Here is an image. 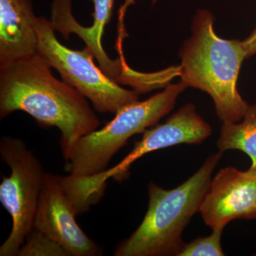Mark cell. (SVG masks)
Returning <instances> with one entry per match:
<instances>
[{"label": "cell", "mask_w": 256, "mask_h": 256, "mask_svg": "<svg viewBox=\"0 0 256 256\" xmlns=\"http://www.w3.org/2000/svg\"><path fill=\"white\" fill-rule=\"evenodd\" d=\"M40 54L0 65V118L28 112L44 127L60 131L62 152L100 126L85 97L52 73Z\"/></svg>", "instance_id": "cell-1"}, {"label": "cell", "mask_w": 256, "mask_h": 256, "mask_svg": "<svg viewBox=\"0 0 256 256\" xmlns=\"http://www.w3.org/2000/svg\"><path fill=\"white\" fill-rule=\"evenodd\" d=\"M214 22V16L208 10L197 11L192 23V36L180 50V76L186 86L210 96L222 122H237L244 118L250 106L237 88L246 53L242 42L216 35Z\"/></svg>", "instance_id": "cell-2"}, {"label": "cell", "mask_w": 256, "mask_h": 256, "mask_svg": "<svg viewBox=\"0 0 256 256\" xmlns=\"http://www.w3.org/2000/svg\"><path fill=\"white\" fill-rule=\"evenodd\" d=\"M222 154L218 151L208 156L196 173L173 190H164L151 182L149 204L142 223L118 246L114 256H178L184 244L183 232L200 212Z\"/></svg>", "instance_id": "cell-3"}, {"label": "cell", "mask_w": 256, "mask_h": 256, "mask_svg": "<svg viewBox=\"0 0 256 256\" xmlns=\"http://www.w3.org/2000/svg\"><path fill=\"white\" fill-rule=\"evenodd\" d=\"M184 82L169 84L148 100L122 108L104 128L82 136L62 152L65 170L74 178H88L108 170L110 160L132 136L143 133L172 110Z\"/></svg>", "instance_id": "cell-4"}, {"label": "cell", "mask_w": 256, "mask_h": 256, "mask_svg": "<svg viewBox=\"0 0 256 256\" xmlns=\"http://www.w3.org/2000/svg\"><path fill=\"white\" fill-rule=\"evenodd\" d=\"M34 28L37 37V53L55 68L62 80L90 100L98 112H112L139 101L136 90H129L109 78L94 62L87 48L73 50L57 40L50 20L35 16Z\"/></svg>", "instance_id": "cell-5"}, {"label": "cell", "mask_w": 256, "mask_h": 256, "mask_svg": "<svg viewBox=\"0 0 256 256\" xmlns=\"http://www.w3.org/2000/svg\"><path fill=\"white\" fill-rule=\"evenodd\" d=\"M0 156L11 174L2 176L0 202L11 216L12 228L0 247V256H18L33 228L45 172L38 158L22 140L2 137Z\"/></svg>", "instance_id": "cell-6"}, {"label": "cell", "mask_w": 256, "mask_h": 256, "mask_svg": "<svg viewBox=\"0 0 256 256\" xmlns=\"http://www.w3.org/2000/svg\"><path fill=\"white\" fill-rule=\"evenodd\" d=\"M212 134V128L197 114L195 106L188 104L178 109L163 124H156L143 132L140 141L117 165L88 178H76V192L84 201L100 200L110 178H122L133 162L152 152L180 144H200Z\"/></svg>", "instance_id": "cell-7"}, {"label": "cell", "mask_w": 256, "mask_h": 256, "mask_svg": "<svg viewBox=\"0 0 256 256\" xmlns=\"http://www.w3.org/2000/svg\"><path fill=\"white\" fill-rule=\"evenodd\" d=\"M76 216L62 176L45 172L33 228L60 244L70 256L102 255V248L84 233Z\"/></svg>", "instance_id": "cell-8"}, {"label": "cell", "mask_w": 256, "mask_h": 256, "mask_svg": "<svg viewBox=\"0 0 256 256\" xmlns=\"http://www.w3.org/2000/svg\"><path fill=\"white\" fill-rule=\"evenodd\" d=\"M200 213L212 230L235 220H256V170H220L210 181Z\"/></svg>", "instance_id": "cell-9"}, {"label": "cell", "mask_w": 256, "mask_h": 256, "mask_svg": "<svg viewBox=\"0 0 256 256\" xmlns=\"http://www.w3.org/2000/svg\"><path fill=\"white\" fill-rule=\"evenodd\" d=\"M92 1L94 4V23L92 26L86 28L74 18L70 0H53L50 20L52 26L66 40L70 34L78 35L85 42L86 48L98 62L101 70L106 76L117 84L129 85L136 72L130 68L124 60H110L101 44L102 32L112 18L114 0Z\"/></svg>", "instance_id": "cell-10"}, {"label": "cell", "mask_w": 256, "mask_h": 256, "mask_svg": "<svg viewBox=\"0 0 256 256\" xmlns=\"http://www.w3.org/2000/svg\"><path fill=\"white\" fill-rule=\"evenodd\" d=\"M35 16L31 0H0V65L36 53Z\"/></svg>", "instance_id": "cell-11"}, {"label": "cell", "mask_w": 256, "mask_h": 256, "mask_svg": "<svg viewBox=\"0 0 256 256\" xmlns=\"http://www.w3.org/2000/svg\"><path fill=\"white\" fill-rule=\"evenodd\" d=\"M242 122H223L217 148L220 152L236 150L252 160L250 168L256 170V104L249 106Z\"/></svg>", "instance_id": "cell-12"}, {"label": "cell", "mask_w": 256, "mask_h": 256, "mask_svg": "<svg viewBox=\"0 0 256 256\" xmlns=\"http://www.w3.org/2000/svg\"><path fill=\"white\" fill-rule=\"evenodd\" d=\"M18 256H70L62 245L43 232L33 228L28 233Z\"/></svg>", "instance_id": "cell-13"}, {"label": "cell", "mask_w": 256, "mask_h": 256, "mask_svg": "<svg viewBox=\"0 0 256 256\" xmlns=\"http://www.w3.org/2000/svg\"><path fill=\"white\" fill-rule=\"evenodd\" d=\"M224 229H213L210 235L184 244L178 256H224L220 239Z\"/></svg>", "instance_id": "cell-14"}, {"label": "cell", "mask_w": 256, "mask_h": 256, "mask_svg": "<svg viewBox=\"0 0 256 256\" xmlns=\"http://www.w3.org/2000/svg\"><path fill=\"white\" fill-rule=\"evenodd\" d=\"M242 43L246 53V58L256 54V28Z\"/></svg>", "instance_id": "cell-15"}, {"label": "cell", "mask_w": 256, "mask_h": 256, "mask_svg": "<svg viewBox=\"0 0 256 256\" xmlns=\"http://www.w3.org/2000/svg\"><path fill=\"white\" fill-rule=\"evenodd\" d=\"M133 0H126V4L124 5V8L126 9V6H128L130 4L131 2H132ZM156 0H152V4H154L156 3Z\"/></svg>", "instance_id": "cell-16"}]
</instances>
